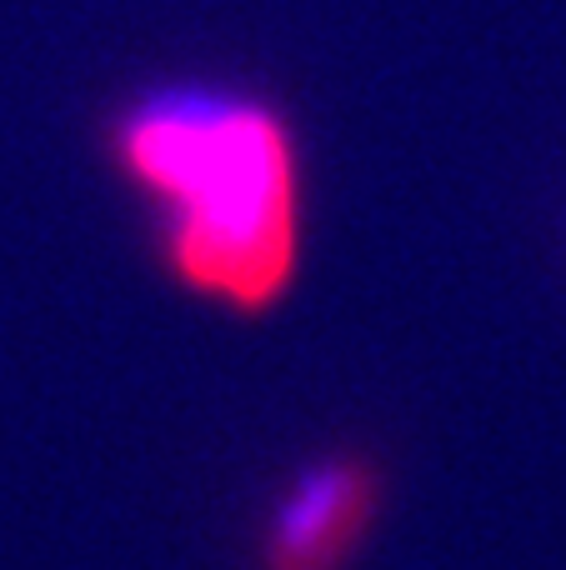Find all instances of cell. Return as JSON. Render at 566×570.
Masks as SVG:
<instances>
[{"label":"cell","instance_id":"6da1fadb","mask_svg":"<svg viewBox=\"0 0 566 570\" xmlns=\"http://www.w3.org/2000/svg\"><path fill=\"white\" fill-rule=\"evenodd\" d=\"M116 160L166 210V266L201 301L271 315L301 276V166L286 120L231 90L170 86L130 106Z\"/></svg>","mask_w":566,"mask_h":570},{"label":"cell","instance_id":"7a4b0ae2","mask_svg":"<svg viewBox=\"0 0 566 570\" xmlns=\"http://www.w3.org/2000/svg\"><path fill=\"white\" fill-rule=\"evenodd\" d=\"M381 515V475L361 455L311 461L276 495L261 531V570H347Z\"/></svg>","mask_w":566,"mask_h":570}]
</instances>
